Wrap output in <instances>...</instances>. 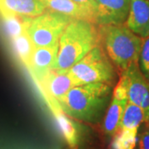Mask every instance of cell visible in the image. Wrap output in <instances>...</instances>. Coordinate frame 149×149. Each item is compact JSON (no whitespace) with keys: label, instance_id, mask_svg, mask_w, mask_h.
<instances>
[{"label":"cell","instance_id":"cell-1","mask_svg":"<svg viewBox=\"0 0 149 149\" xmlns=\"http://www.w3.org/2000/svg\"><path fill=\"white\" fill-rule=\"evenodd\" d=\"M100 42L99 31L91 22L73 18L59 40L58 54L52 70L65 74Z\"/></svg>","mask_w":149,"mask_h":149},{"label":"cell","instance_id":"cell-2","mask_svg":"<svg viewBox=\"0 0 149 149\" xmlns=\"http://www.w3.org/2000/svg\"><path fill=\"white\" fill-rule=\"evenodd\" d=\"M99 35L109 57L122 72L139 62L144 39L127 26L102 25Z\"/></svg>","mask_w":149,"mask_h":149},{"label":"cell","instance_id":"cell-3","mask_svg":"<svg viewBox=\"0 0 149 149\" xmlns=\"http://www.w3.org/2000/svg\"><path fill=\"white\" fill-rule=\"evenodd\" d=\"M109 84L94 83L72 88L58 102L61 110L70 117L93 121L103 109L109 94Z\"/></svg>","mask_w":149,"mask_h":149},{"label":"cell","instance_id":"cell-4","mask_svg":"<svg viewBox=\"0 0 149 149\" xmlns=\"http://www.w3.org/2000/svg\"><path fill=\"white\" fill-rule=\"evenodd\" d=\"M67 74L76 86L94 83L110 84L114 77L111 63L99 45L73 65Z\"/></svg>","mask_w":149,"mask_h":149},{"label":"cell","instance_id":"cell-5","mask_svg":"<svg viewBox=\"0 0 149 149\" xmlns=\"http://www.w3.org/2000/svg\"><path fill=\"white\" fill-rule=\"evenodd\" d=\"M73 18L57 12L47 10L42 14L29 18L26 32L35 47H52L59 43V38Z\"/></svg>","mask_w":149,"mask_h":149},{"label":"cell","instance_id":"cell-6","mask_svg":"<svg viewBox=\"0 0 149 149\" xmlns=\"http://www.w3.org/2000/svg\"><path fill=\"white\" fill-rule=\"evenodd\" d=\"M127 90L128 101L141 107L145 123H149V80L139 68V63L132 64L123 71L120 77Z\"/></svg>","mask_w":149,"mask_h":149},{"label":"cell","instance_id":"cell-7","mask_svg":"<svg viewBox=\"0 0 149 149\" xmlns=\"http://www.w3.org/2000/svg\"><path fill=\"white\" fill-rule=\"evenodd\" d=\"M96 23L120 25L128 18L131 0H95Z\"/></svg>","mask_w":149,"mask_h":149},{"label":"cell","instance_id":"cell-8","mask_svg":"<svg viewBox=\"0 0 149 149\" xmlns=\"http://www.w3.org/2000/svg\"><path fill=\"white\" fill-rule=\"evenodd\" d=\"M58 48L59 43L52 47L35 48L27 69L39 84L52 70L57 59Z\"/></svg>","mask_w":149,"mask_h":149},{"label":"cell","instance_id":"cell-9","mask_svg":"<svg viewBox=\"0 0 149 149\" xmlns=\"http://www.w3.org/2000/svg\"><path fill=\"white\" fill-rule=\"evenodd\" d=\"M126 26L143 38L149 37L148 0H131Z\"/></svg>","mask_w":149,"mask_h":149},{"label":"cell","instance_id":"cell-10","mask_svg":"<svg viewBox=\"0 0 149 149\" xmlns=\"http://www.w3.org/2000/svg\"><path fill=\"white\" fill-rule=\"evenodd\" d=\"M39 85L45 92L47 99L57 102L61 100L68 91L76 86L67 72L58 74L53 70H51Z\"/></svg>","mask_w":149,"mask_h":149},{"label":"cell","instance_id":"cell-11","mask_svg":"<svg viewBox=\"0 0 149 149\" xmlns=\"http://www.w3.org/2000/svg\"><path fill=\"white\" fill-rule=\"evenodd\" d=\"M47 11L42 0H0V13L36 17Z\"/></svg>","mask_w":149,"mask_h":149},{"label":"cell","instance_id":"cell-12","mask_svg":"<svg viewBox=\"0 0 149 149\" xmlns=\"http://www.w3.org/2000/svg\"><path fill=\"white\" fill-rule=\"evenodd\" d=\"M47 100L55 116L60 133L70 147L72 149H75L78 145L79 134L74 123L67 116H65V113L59 105L58 102L50 99Z\"/></svg>","mask_w":149,"mask_h":149},{"label":"cell","instance_id":"cell-13","mask_svg":"<svg viewBox=\"0 0 149 149\" xmlns=\"http://www.w3.org/2000/svg\"><path fill=\"white\" fill-rule=\"evenodd\" d=\"M47 10L57 12L75 19H82L96 23L95 18L88 11L72 0H42Z\"/></svg>","mask_w":149,"mask_h":149},{"label":"cell","instance_id":"cell-14","mask_svg":"<svg viewBox=\"0 0 149 149\" xmlns=\"http://www.w3.org/2000/svg\"><path fill=\"white\" fill-rule=\"evenodd\" d=\"M128 103V100H118L113 99L107 110L104 129L108 134H115L119 129L123 113Z\"/></svg>","mask_w":149,"mask_h":149},{"label":"cell","instance_id":"cell-15","mask_svg":"<svg viewBox=\"0 0 149 149\" xmlns=\"http://www.w3.org/2000/svg\"><path fill=\"white\" fill-rule=\"evenodd\" d=\"M11 44L17 57L22 64L27 67L36 47L27 32H24L20 36L11 39Z\"/></svg>","mask_w":149,"mask_h":149},{"label":"cell","instance_id":"cell-16","mask_svg":"<svg viewBox=\"0 0 149 149\" xmlns=\"http://www.w3.org/2000/svg\"><path fill=\"white\" fill-rule=\"evenodd\" d=\"M0 15L2 17L4 31L10 40L26 32L27 24L29 18L31 17L18 16L16 14L6 13H0Z\"/></svg>","mask_w":149,"mask_h":149},{"label":"cell","instance_id":"cell-17","mask_svg":"<svg viewBox=\"0 0 149 149\" xmlns=\"http://www.w3.org/2000/svg\"><path fill=\"white\" fill-rule=\"evenodd\" d=\"M142 123H145L143 109L128 101L123 113L119 128H139Z\"/></svg>","mask_w":149,"mask_h":149},{"label":"cell","instance_id":"cell-18","mask_svg":"<svg viewBox=\"0 0 149 149\" xmlns=\"http://www.w3.org/2000/svg\"><path fill=\"white\" fill-rule=\"evenodd\" d=\"M138 128H119L111 143V149H134L137 143Z\"/></svg>","mask_w":149,"mask_h":149},{"label":"cell","instance_id":"cell-19","mask_svg":"<svg viewBox=\"0 0 149 149\" xmlns=\"http://www.w3.org/2000/svg\"><path fill=\"white\" fill-rule=\"evenodd\" d=\"M140 65L141 70L146 77L149 75V37L143 40V47L140 53Z\"/></svg>","mask_w":149,"mask_h":149},{"label":"cell","instance_id":"cell-20","mask_svg":"<svg viewBox=\"0 0 149 149\" xmlns=\"http://www.w3.org/2000/svg\"><path fill=\"white\" fill-rule=\"evenodd\" d=\"M75 3L82 7L91 13V14L94 16L96 20V11H97V5H96L95 0H72Z\"/></svg>","mask_w":149,"mask_h":149},{"label":"cell","instance_id":"cell-21","mask_svg":"<svg viewBox=\"0 0 149 149\" xmlns=\"http://www.w3.org/2000/svg\"><path fill=\"white\" fill-rule=\"evenodd\" d=\"M113 99L118 100H128V95H127V90L123 81L119 79V81L115 86L113 92Z\"/></svg>","mask_w":149,"mask_h":149},{"label":"cell","instance_id":"cell-22","mask_svg":"<svg viewBox=\"0 0 149 149\" xmlns=\"http://www.w3.org/2000/svg\"><path fill=\"white\" fill-rule=\"evenodd\" d=\"M139 148L149 149V130H145L139 139Z\"/></svg>","mask_w":149,"mask_h":149},{"label":"cell","instance_id":"cell-23","mask_svg":"<svg viewBox=\"0 0 149 149\" xmlns=\"http://www.w3.org/2000/svg\"><path fill=\"white\" fill-rule=\"evenodd\" d=\"M147 78H148V80H149V75H148V77H147Z\"/></svg>","mask_w":149,"mask_h":149}]
</instances>
